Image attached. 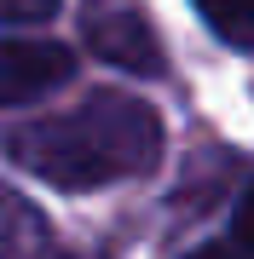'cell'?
<instances>
[{
  "instance_id": "obj_5",
  "label": "cell",
  "mask_w": 254,
  "mask_h": 259,
  "mask_svg": "<svg viewBox=\"0 0 254 259\" xmlns=\"http://www.w3.org/2000/svg\"><path fill=\"white\" fill-rule=\"evenodd\" d=\"M197 12L208 18V29H214L226 47L254 52V0H197Z\"/></svg>"
},
{
  "instance_id": "obj_6",
  "label": "cell",
  "mask_w": 254,
  "mask_h": 259,
  "mask_svg": "<svg viewBox=\"0 0 254 259\" xmlns=\"http://www.w3.org/2000/svg\"><path fill=\"white\" fill-rule=\"evenodd\" d=\"M58 12V0H0V18L6 23H47Z\"/></svg>"
},
{
  "instance_id": "obj_1",
  "label": "cell",
  "mask_w": 254,
  "mask_h": 259,
  "mask_svg": "<svg viewBox=\"0 0 254 259\" xmlns=\"http://www.w3.org/2000/svg\"><path fill=\"white\" fill-rule=\"evenodd\" d=\"M6 156L58 190H98L156 167L162 121L133 93H87L64 115L18 121L6 133Z\"/></svg>"
},
{
  "instance_id": "obj_8",
  "label": "cell",
  "mask_w": 254,
  "mask_h": 259,
  "mask_svg": "<svg viewBox=\"0 0 254 259\" xmlns=\"http://www.w3.org/2000/svg\"><path fill=\"white\" fill-rule=\"evenodd\" d=\"M185 259H243L237 248H197V253H185Z\"/></svg>"
},
{
  "instance_id": "obj_2",
  "label": "cell",
  "mask_w": 254,
  "mask_h": 259,
  "mask_svg": "<svg viewBox=\"0 0 254 259\" xmlns=\"http://www.w3.org/2000/svg\"><path fill=\"white\" fill-rule=\"evenodd\" d=\"M87 47H93L104 64L133 69V75H156V69H162V40H156V29L144 23V12L127 6V0H116V6L93 0V12H87Z\"/></svg>"
},
{
  "instance_id": "obj_7",
  "label": "cell",
  "mask_w": 254,
  "mask_h": 259,
  "mask_svg": "<svg viewBox=\"0 0 254 259\" xmlns=\"http://www.w3.org/2000/svg\"><path fill=\"white\" fill-rule=\"evenodd\" d=\"M237 248L254 259V185L243 190V202H237Z\"/></svg>"
},
{
  "instance_id": "obj_3",
  "label": "cell",
  "mask_w": 254,
  "mask_h": 259,
  "mask_svg": "<svg viewBox=\"0 0 254 259\" xmlns=\"http://www.w3.org/2000/svg\"><path fill=\"white\" fill-rule=\"evenodd\" d=\"M76 75V52L58 40H0V104H35Z\"/></svg>"
},
{
  "instance_id": "obj_4",
  "label": "cell",
  "mask_w": 254,
  "mask_h": 259,
  "mask_svg": "<svg viewBox=\"0 0 254 259\" xmlns=\"http://www.w3.org/2000/svg\"><path fill=\"white\" fill-rule=\"evenodd\" d=\"M0 259H52L47 225L18 196H0Z\"/></svg>"
}]
</instances>
